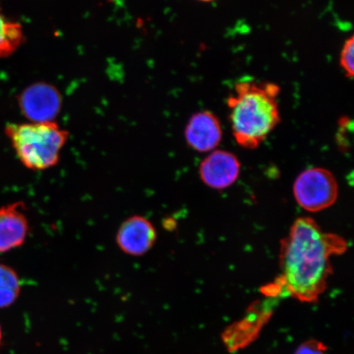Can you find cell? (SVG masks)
Wrapping results in <instances>:
<instances>
[{
    "instance_id": "5bb4252c",
    "label": "cell",
    "mask_w": 354,
    "mask_h": 354,
    "mask_svg": "<svg viewBox=\"0 0 354 354\" xmlns=\"http://www.w3.org/2000/svg\"><path fill=\"white\" fill-rule=\"evenodd\" d=\"M197 1H201V2H203V3H210V2L216 1V0H197Z\"/></svg>"
},
{
    "instance_id": "52a82bcc",
    "label": "cell",
    "mask_w": 354,
    "mask_h": 354,
    "mask_svg": "<svg viewBox=\"0 0 354 354\" xmlns=\"http://www.w3.org/2000/svg\"><path fill=\"white\" fill-rule=\"evenodd\" d=\"M241 172V162L234 153L225 150H214L203 159L199 176L207 187L225 189L232 185Z\"/></svg>"
},
{
    "instance_id": "7c38bea8",
    "label": "cell",
    "mask_w": 354,
    "mask_h": 354,
    "mask_svg": "<svg viewBox=\"0 0 354 354\" xmlns=\"http://www.w3.org/2000/svg\"><path fill=\"white\" fill-rule=\"evenodd\" d=\"M339 66L348 78H353L354 74V37L346 39L339 55Z\"/></svg>"
},
{
    "instance_id": "4fadbf2b",
    "label": "cell",
    "mask_w": 354,
    "mask_h": 354,
    "mask_svg": "<svg viewBox=\"0 0 354 354\" xmlns=\"http://www.w3.org/2000/svg\"><path fill=\"white\" fill-rule=\"evenodd\" d=\"M327 347L317 340H308L300 344L295 354H326Z\"/></svg>"
},
{
    "instance_id": "6da1fadb",
    "label": "cell",
    "mask_w": 354,
    "mask_h": 354,
    "mask_svg": "<svg viewBox=\"0 0 354 354\" xmlns=\"http://www.w3.org/2000/svg\"><path fill=\"white\" fill-rule=\"evenodd\" d=\"M348 250L338 234L323 231L311 218H299L282 239L277 288L300 302H317L332 274L331 259Z\"/></svg>"
},
{
    "instance_id": "9c48e42d",
    "label": "cell",
    "mask_w": 354,
    "mask_h": 354,
    "mask_svg": "<svg viewBox=\"0 0 354 354\" xmlns=\"http://www.w3.org/2000/svg\"><path fill=\"white\" fill-rule=\"evenodd\" d=\"M22 203L0 207V252L24 245L29 232L28 219Z\"/></svg>"
},
{
    "instance_id": "8992f818",
    "label": "cell",
    "mask_w": 354,
    "mask_h": 354,
    "mask_svg": "<svg viewBox=\"0 0 354 354\" xmlns=\"http://www.w3.org/2000/svg\"><path fill=\"white\" fill-rule=\"evenodd\" d=\"M156 228L143 216H130L123 221L116 234L117 245L124 254L140 257L153 249L157 241Z\"/></svg>"
},
{
    "instance_id": "277c9868",
    "label": "cell",
    "mask_w": 354,
    "mask_h": 354,
    "mask_svg": "<svg viewBox=\"0 0 354 354\" xmlns=\"http://www.w3.org/2000/svg\"><path fill=\"white\" fill-rule=\"evenodd\" d=\"M294 196L304 210L317 212L328 209L337 201V180L329 170L309 168L298 176L294 184Z\"/></svg>"
},
{
    "instance_id": "3957f363",
    "label": "cell",
    "mask_w": 354,
    "mask_h": 354,
    "mask_svg": "<svg viewBox=\"0 0 354 354\" xmlns=\"http://www.w3.org/2000/svg\"><path fill=\"white\" fill-rule=\"evenodd\" d=\"M6 132L20 162L32 171L57 165L70 136L55 122L8 124Z\"/></svg>"
},
{
    "instance_id": "5b68a950",
    "label": "cell",
    "mask_w": 354,
    "mask_h": 354,
    "mask_svg": "<svg viewBox=\"0 0 354 354\" xmlns=\"http://www.w3.org/2000/svg\"><path fill=\"white\" fill-rule=\"evenodd\" d=\"M21 112L30 122H55L59 116L63 99L57 88L38 82L26 88L19 96Z\"/></svg>"
},
{
    "instance_id": "7a4b0ae2",
    "label": "cell",
    "mask_w": 354,
    "mask_h": 354,
    "mask_svg": "<svg viewBox=\"0 0 354 354\" xmlns=\"http://www.w3.org/2000/svg\"><path fill=\"white\" fill-rule=\"evenodd\" d=\"M281 88L272 82L243 80L227 99L229 120L237 144L255 149L281 122L278 96Z\"/></svg>"
},
{
    "instance_id": "30bf717a",
    "label": "cell",
    "mask_w": 354,
    "mask_h": 354,
    "mask_svg": "<svg viewBox=\"0 0 354 354\" xmlns=\"http://www.w3.org/2000/svg\"><path fill=\"white\" fill-rule=\"evenodd\" d=\"M24 39L20 24L7 20L0 10V57H7L17 50Z\"/></svg>"
},
{
    "instance_id": "9a60e30c",
    "label": "cell",
    "mask_w": 354,
    "mask_h": 354,
    "mask_svg": "<svg viewBox=\"0 0 354 354\" xmlns=\"http://www.w3.org/2000/svg\"><path fill=\"white\" fill-rule=\"evenodd\" d=\"M1 339H2V331H1V327H0V343H1Z\"/></svg>"
},
{
    "instance_id": "8fae6325",
    "label": "cell",
    "mask_w": 354,
    "mask_h": 354,
    "mask_svg": "<svg viewBox=\"0 0 354 354\" xmlns=\"http://www.w3.org/2000/svg\"><path fill=\"white\" fill-rule=\"evenodd\" d=\"M20 291L19 275L8 266L0 263V308L11 306L19 298Z\"/></svg>"
},
{
    "instance_id": "ba28073f",
    "label": "cell",
    "mask_w": 354,
    "mask_h": 354,
    "mask_svg": "<svg viewBox=\"0 0 354 354\" xmlns=\"http://www.w3.org/2000/svg\"><path fill=\"white\" fill-rule=\"evenodd\" d=\"M185 139L196 151H214L223 139L219 119L209 111L194 113L185 127Z\"/></svg>"
}]
</instances>
